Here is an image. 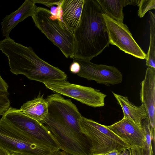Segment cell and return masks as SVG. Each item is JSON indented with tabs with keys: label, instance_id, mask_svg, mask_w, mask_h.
Listing matches in <instances>:
<instances>
[{
	"label": "cell",
	"instance_id": "1",
	"mask_svg": "<svg viewBox=\"0 0 155 155\" xmlns=\"http://www.w3.org/2000/svg\"><path fill=\"white\" fill-rule=\"evenodd\" d=\"M104 13L96 0H84L79 25L73 32V59L90 61L109 46Z\"/></svg>",
	"mask_w": 155,
	"mask_h": 155
},
{
	"label": "cell",
	"instance_id": "24",
	"mask_svg": "<svg viewBox=\"0 0 155 155\" xmlns=\"http://www.w3.org/2000/svg\"><path fill=\"white\" fill-rule=\"evenodd\" d=\"M142 147H131L130 149L132 155H143Z\"/></svg>",
	"mask_w": 155,
	"mask_h": 155
},
{
	"label": "cell",
	"instance_id": "17",
	"mask_svg": "<svg viewBox=\"0 0 155 155\" xmlns=\"http://www.w3.org/2000/svg\"><path fill=\"white\" fill-rule=\"evenodd\" d=\"M150 37L149 49L147 54L146 64L147 66L155 68V15L149 12Z\"/></svg>",
	"mask_w": 155,
	"mask_h": 155
},
{
	"label": "cell",
	"instance_id": "23",
	"mask_svg": "<svg viewBox=\"0 0 155 155\" xmlns=\"http://www.w3.org/2000/svg\"><path fill=\"white\" fill-rule=\"evenodd\" d=\"M80 66L77 62L73 61L70 67L71 71L74 74H78L80 71Z\"/></svg>",
	"mask_w": 155,
	"mask_h": 155
},
{
	"label": "cell",
	"instance_id": "22",
	"mask_svg": "<svg viewBox=\"0 0 155 155\" xmlns=\"http://www.w3.org/2000/svg\"><path fill=\"white\" fill-rule=\"evenodd\" d=\"M8 85L0 75V94L8 95Z\"/></svg>",
	"mask_w": 155,
	"mask_h": 155
},
{
	"label": "cell",
	"instance_id": "26",
	"mask_svg": "<svg viewBox=\"0 0 155 155\" xmlns=\"http://www.w3.org/2000/svg\"><path fill=\"white\" fill-rule=\"evenodd\" d=\"M53 155H71L68 154L65 152L60 150H56L53 153Z\"/></svg>",
	"mask_w": 155,
	"mask_h": 155
},
{
	"label": "cell",
	"instance_id": "12",
	"mask_svg": "<svg viewBox=\"0 0 155 155\" xmlns=\"http://www.w3.org/2000/svg\"><path fill=\"white\" fill-rule=\"evenodd\" d=\"M84 0H62L59 6L61 12V21L73 32L78 26Z\"/></svg>",
	"mask_w": 155,
	"mask_h": 155
},
{
	"label": "cell",
	"instance_id": "3",
	"mask_svg": "<svg viewBox=\"0 0 155 155\" xmlns=\"http://www.w3.org/2000/svg\"><path fill=\"white\" fill-rule=\"evenodd\" d=\"M0 146L13 152L52 155L57 150L38 140L2 117L0 119Z\"/></svg>",
	"mask_w": 155,
	"mask_h": 155
},
{
	"label": "cell",
	"instance_id": "7",
	"mask_svg": "<svg viewBox=\"0 0 155 155\" xmlns=\"http://www.w3.org/2000/svg\"><path fill=\"white\" fill-rule=\"evenodd\" d=\"M2 117L38 140L57 150H60L46 127L41 122L26 115L20 109L10 107Z\"/></svg>",
	"mask_w": 155,
	"mask_h": 155
},
{
	"label": "cell",
	"instance_id": "16",
	"mask_svg": "<svg viewBox=\"0 0 155 155\" xmlns=\"http://www.w3.org/2000/svg\"><path fill=\"white\" fill-rule=\"evenodd\" d=\"M104 12L112 18L123 23L124 7L137 5L138 0H96Z\"/></svg>",
	"mask_w": 155,
	"mask_h": 155
},
{
	"label": "cell",
	"instance_id": "8",
	"mask_svg": "<svg viewBox=\"0 0 155 155\" xmlns=\"http://www.w3.org/2000/svg\"><path fill=\"white\" fill-rule=\"evenodd\" d=\"M102 15L108 31L110 44L135 57L146 60L147 54L134 40L127 25L105 14Z\"/></svg>",
	"mask_w": 155,
	"mask_h": 155
},
{
	"label": "cell",
	"instance_id": "2",
	"mask_svg": "<svg viewBox=\"0 0 155 155\" xmlns=\"http://www.w3.org/2000/svg\"><path fill=\"white\" fill-rule=\"evenodd\" d=\"M0 50L7 57L10 70L14 74L43 84L67 79L64 72L41 59L31 47L17 43L9 37L0 41Z\"/></svg>",
	"mask_w": 155,
	"mask_h": 155
},
{
	"label": "cell",
	"instance_id": "6",
	"mask_svg": "<svg viewBox=\"0 0 155 155\" xmlns=\"http://www.w3.org/2000/svg\"><path fill=\"white\" fill-rule=\"evenodd\" d=\"M48 88L57 93L70 97L94 107L104 105L107 95L100 90L70 83L65 80L56 81L44 84Z\"/></svg>",
	"mask_w": 155,
	"mask_h": 155
},
{
	"label": "cell",
	"instance_id": "4",
	"mask_svg": "<svg viewBox=\"0 0 155 155\" xmlns=\"http://www.w3.org/2000/svg\"><path fill=\"white\" fill-rule=\"evenodd\" d=\"M31 17L36 26L60 49L64 56L72 58L74 45L73 32L46 8L37 6Z\"/></svg>",
	"mask_w": 155,
	"mask_h": 155
},
{
	"label": "cell",
	"instance_id": "11",
	"mask_svg": "<svg viewBox=\"0 0 155 155\" xmlns=\"http://www.w3.org/2000/svg\"><path fill=\"white\" fill-rule=\"evenodd\" d=\"M106 127L131 147H143L145 137L143 130L128 119L123 117L120 121Z\"/></svg>",
	"mask_w": 155,
	"mask_h": 155
},
{
	"label": "cell",
	"instance_id": "10",
	"mask_svg": "<svg viewBox=\"0 0 155 155\" xmlns=\"http://www.w3.org/2000/svg\"><path fill=\"white\" fill-rule=\"evenodd\" d=\"M141 102L147 112L150 125L152 140L155 136V68L148 67L141 83Z\"/></svg>",
	"mask_w": 155,
	"mask_h": 155
},
{
	"label": "cell",
	"instance_id": "14",
	"mask_svg": "<svg viewBox=\"0 0 155 155\" xmlns=\"http://www.w3.org/2000/svg\"><path fill=\"white\" fill-rule=\"evenodd\" d=\"M113 94L121 106L123 112V117L127 118L141 128H142V120L148 117L144 105L139 106L134 105L125 96L117 94L113 92Z\"/></svg>",
	"mask_w": 155,
	"mask_h": 155
},
{
	"label": "cell",
	"instance_id": "18",
	"mask_svg": "<svg viewBox=\"0 0 155 155\" xmlns=\"http://www.w3.org/2000/svg\"><path fill=\"white\" fill-rule=\"evenodd\" d=\"M142 125L145 137V144L142 147L143 155H153L150 125L148 118H146L142 121Z\"/></svg>",
	"mask_w": 155,
	"mask_h": 155
},
{
	"label": "cell",
	"instance_id": "15",
	"mask_svg": "<svg viewBox=\"0 0 155 155\" xmlns=\"http://www.w3.org/2000/svg\"><path fill=\"white\" fill-rule=\"evenodd\" d=\"M20 109L28 117L41 122L47 115L48 104L43 94L39 92L36 97L24 103Z\"/></svg>",
	"mask_w": 155,
	"mask_h": 155
},
{
	"label": "cell",
	"instance_id": "5",
	"mask_svg": "<svg viewBox=\"0 0 155 155\" xmlns=\"http://www.w3.org/2000/svg\"><path fill=\"white\" fill-rule=\"evenodd\" d=\"M79 123L81 132L91 141L92 155H104L115 150L121 152L131 147L106 125L82 116Z\"/></svg>",
	"mask_w": 155,
	"mask_h": 155
},
{
	"label": "cell",
	"instance_id": "19",
	"mask_svg": "<svg viewBox=\"0 0 155 155\" xmlns=\"http://www.w3.org/2000/svg\"><path fill=\"white\" fill-rule=\"evenodd\" d=\"M138 14L141 18L148 11L155 9V0H138Z\"/></svg>",
	"mask_w": 155,
	"mask_h": 155
},
{
	"label": "cell",
	"instance_id": "20",
	"mask_svg": "<svg viewBox=\"0 0 155 155\" xmlns=\"http://www.w3.org/2000/svg\"><path fill=\"white\" fill-rule=\"evenodd\" d=\"M7 96L0 94V115H3L10 107V101Z\"/></svg>",
	"mask_w": 155,
	"mask_h": 155
},
{
	"label": "cell",
	"instance_id": "27",
	"mask_svg": "<svg viewBox=\"0 0 155 155\" xmlns=\"http://www.w3.org/2000/svg\"><path fill=\"white\" fill-rule=\"evenodd\" d=\"M0 155H11L7 150L0 146Z\"/></svg>",
	"mask_w": 155,
	"mask_h": 155
},
{
	"label": "cell",
	"instance_id": "9",
	"mask_svg": "<svg viewBox=\"0 0 155 155\" xmlns=\"http://www.w3.org/2000/svg\"><path fill=\"white\" fill-rule=\"evenodd\" d=\"M80 65V70L77 74L79 77L88 80L107 86L121 83L123 79L121 72L116 67L104 64H94L90 61L74 59Z\"/></svg>",
	"mask_w": 155,
	"mask_h": 155
},
{
	"label": "cell",
	"instance_id": "29",
	"mask_svg": "<svg viewBox=\"0 0 155 155\" xmlns=\"http://www.w3.org/2000/svg\"><path fill=\"white\" fill-rule=\"evenodd\" d=\"M11 155H38L34 154L21 153L17 152H13L11 153ZM52 155H53V154Z\"/></svg>",
	"mask_w": 155,
	"mask_h": 155
},
{
	"label": "cell",
	"instance_id": "13",
	"mask_svg": "<svg viewBox=\"0 0 155 155\" xmlns=\"http://www.w3.org/2000/svg\"><path fill=\"white\" fill-rule=\"evenodd\" d=\"M36 7L32 0H25L18 9L7 15L1 23L3 36L9 37L11 30L18 23L33 15Z\"/></svg>",
	"mask_w": 155,
	"mask_h": 155
},
{
	"label": "cell",
	"instance_id": "28",
	"mask_svg": "<svg viewBox=\"0 0 155 155\" xmlns=\"http://www.w3.org/2000/svg\"><path fill=\"white\" fill-rule=\"evenodd\" d=\"M120 152L118 150H115L108 152L104 155H119Z\"/></svg>",
	"mask_w": 155,
	"mask_h": 155
},
{
	"label": "cell",
	"instance_id": "25",
	"mask_svg": "<svg viewBox=\"0 0 155 155\" xmlns=\"http://www.w3.org/2000/svg\"><path fill=\"white\" fill-rule=\"evenodd\" d=\"M119 155H132V154L130 148L124 150L120 152Z\"/></svg>",
	"mask_w": 155,
	"mask_h": 155
},
{
	"label": "cell",
	"instance_id": "21",
	"mask_svg": "<svg viewBox=\"0 0 155 155\" xmlns=\"http://www.w3.org/2000/svg\"><path fill=\"white\" fill-rule=\"evenodd\" d=\"M35 4L40 3L48 7H50L54 5L59 6L62 0H32Z\"/></svg>",
	"mask_w": 155,
	"mask_h": 155
}]
</instances>
